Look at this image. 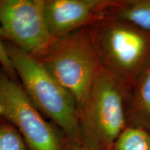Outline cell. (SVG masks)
Segmentation results:
<instances>
[{
  "label": "cell",
  "mask_w": 150,
  "mask_h": 150,
  "mask_svg": "<svg viewBox=\"0 0 150 150\" xmlns=\"http://www.w3.org/2000/svg\"><path fill=\"white\" fill-rule=\"evenodd\" d=\"M132 86L101 66L79 108L82 146L93 150H112L128 126Z\"/></svg>",
  "instance_id": "1"
},
{
  "label": "cell",
  "mask_w": 150,
  "mask_h": 150,
  "mask_svg": "<svg viewBox=\"0 0 150 150\" xmlns=\"http://www.w3.org/2000/svg\"><path fill=\"white\" fill-rule=\"evenodd\" d=\"M7 54L29 98L41 114L61 129L71 147H81L78 104L74 95L46 70L38 59L4 41Z\"/></svg>",
  "instance_id": "2"
},
{
  "label": "cell",
  "mask_w": 150,
  "mask_h": 150,
  "mask_svg": "<svg viewBox=\"0 0 150 150\" xmlns=\"http://www.w3.org/2000/svg\"><path fill=\"white\" fill-rule=\"evenodd\" d=\"M91 33L101 66L133 86L150 62V31L106 16Z\"/></svg>",
  "instance_id": "3"
},
{
  "label": "cell",
  "mask_w": 150,
  "mask_h": 150,
  "mask_svg": "<svg viewBox=\"0 0 150 150\" xmlns=\"http://www.w3.org/2000/svg\"><path fill=\"white\" fill-rule=\"evenodd\" d=\"M91 26L54 38L38 60L65 88L74 95L79 112L100 68L92 40Z\"/></svg>",
  "instance_id": "4"
},
{
  "label": "cell",
  "mask_w": 150,
  "mask_h": 150,
  "mask_svg": "<svg viewBox=\"0 0 150 150\" xmlns=\"http://www.w3.org/2000/svg\"><path fill=\"white\" fill-rule=\"evenodd\" d=\"M0 118L16 127L28 150H67L63 133L42 117L22 86L1 68Z\"/></svg>",
  "instance_id": "5"
},
{
  "label": "cell",
  "mask_w": 150,
  "mask_h": 150,
  "mask_svg": "<svg viewBox=\"0 0 150 150\" xmlns=\"http://www.w3.org/2000/svg\"><path fill=\"white\" fill-rule=\"evenodd\" d=\"M45 0H0V30L4 41L39 59L54 38L45 17Z\"/></svg>",
  "instance_id": "6"
},
{
  "label": "cell",
  "mask_w": 150,
  "mask_h": 150,
  "mask_svg": "<svg viewBox=\"0 0 150 150\" xmlns=\"http://www.w3.org/2000/svg\"><path fill=\"white\" fill-rule=\"evenodd\" d=\"M117 0H45V17L54 38L91 26L107 16Z\"/></svg>",
  "instance_id": "7"
},
{
  "label": "cell",
  "mask_w": 150,
  "mask_h": 150,
  "mask_svg": "<svg viewBox=\"0 0 150 150\" xmlns=\"http://www.w3.org/2000/svg\"><path fill=\"white\" fill-rule=\"evenodd\" d=\"M129 122L150 133V62L132 86Z\"/></svg>",
  "instance_id": "8"
},
{
  "label": "cell",
  "mask_w": 150,
  "mask_h": 150,
  "mask_svg": "<svg viewBox=\"0 0 150 150\" xmlns=\"http://www.w3.org/2000/svg\"><path fill=\"white\" fill-rule=\"evenodd\" d=\"M106 16L150 31V0H117Z\"/></svg>",
  "instance_id": "9"
},
{
  "label": "cell",
  "mask_w": 150,
  "mask_h": 150,
  "mask_svg": "<svg viewBox=\"0 0 150 150\" xmlns=\"http://www.w3.org/2000/svg\"><path fill=\"white\" fill-rule=\"evenodd\" d=\"M112 150H150V133L141 127L128 125Z\"/></svg>",
  "instance_id": "10"
},
{
  "label": "cell",
  "mask_w": 150,
  "mask_h": 150,
  "mask_svg": "<svg viewBox=\"0 0 150 150\" xmlns=\"http://www.w3.org/2000/svg\"><path fill=\"white\" fill-rule=\"evenodd\" d=\"M0 150H28L23 138L16 127L1 118Z\"/></svg>",
  "instance_id": "11"
},
{
  "label": "cell",
  "mask_w": 150,
  "mask_h": 150,
  "mask_svg": "<svg viewBox=\"0 0 150 150\" xmlns=\"http://www.w3.org/2000/svg\"><path fill=\"white\" fill-rule=\"evenodd\" d=\"M0 66H1V70H4V72L8 75L11 79L16 81H18V74H17L13 65L12 64V62L7 54L4 45V42L1 38V30H0Z\"/></svg>",
  "instance_id": "12"
},
{
  "label": "cell",
  "mask_w": 150,
  "mask_h": 150,
  "mask_svg": "<svg viewBox=\"0 0 150 150\" xmlns=\"http://www.w3.org/2000/svg\"><path fill=\"white\" fill-rule=\"evenodd\" d=\"M67 150H93V149H88V148L84 147L83 146H81V147H71V146H67Z\"/></svg>",
  "instance_id": "13"
}]
</instances>
